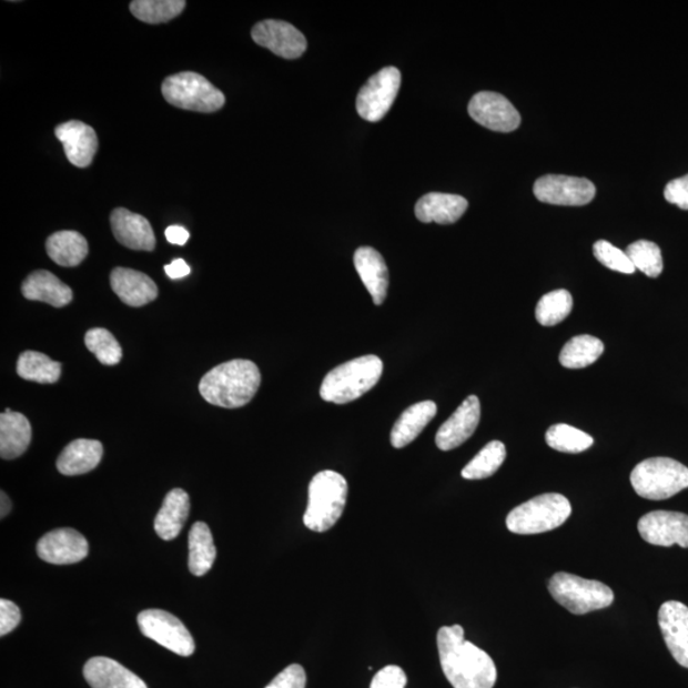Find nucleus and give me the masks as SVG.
<instances>
[{"label":"nucleus","mask_w":688,"mask_h":688,"mask_svg":"<svg viewBox=\"0 0 688 688\" xmlns=\"http://www.w3.org/2000/svg\"><path fill=\"white\" fill-rule=\"evenodd\" d=\"M437 650L443 672L454 688H494L495 661L485 650L464 639L461 625L438 630Z\"/></svg>","instance_id":"nucleus-1"},{"label":"nucleus","mask_w":688,"mask_h":688,"mask_svg":"<svg viewBox=\"0 0 688 688\" xmlns=\"http://www.w3.org/2000/svg\"><path fill=\"white\" fill-rule=\"evenodd\" d=\"M262 375L260 368L249 360H232L213 367L200 383L202 397L222 408L246 406L260 389Z\"/></svg>","instance_id":"nucleus-2"},{"label":"nucleus","mask_w":688,"mask_h":688,"mask_svg":"<svg viewBox=\"0 0 688 688\" xmlns=\"http://www.w3.org/2000/svg\"><path fill=\"white\" fill-rule=\"evenodd\" d=\"M381 357L367 355L348 361L325 376L321 397L334 404L354 402L372 391L383 375Z\"/></svg>","instance_id":"nucleus-3"},{"label":"nucleus","mask_w":688,"mask_h":688,"mask_svg":"<svg viewBox=\"0 0 688 688\" xmlns=\"http://www.w3.org/2000/svg\"><path fill=\"white\" fill-rule=\"evenodd\" d=\"M348 484L340 473L323 471L310 482L305 527L324 533L337 524L346 507Z\"/></svg>","instance_id":"nucleus-4"},{"label":"nucleus","mask_w":688,"mask_h":688,"mask_svg":"<svg viewBox=\"0 0 688 688\" xmlns=\"http://www.w3.org/2000/svg\"><path fill=\"white\" fill-rule=\"evenodd\" d=\"M571 512V504L564 495H539L516 506L507 515L506 527L515 535H539L561 527Z\"/></svg>","instance_id":"nucleus-5"},{"label":"nucleus","mask_w":688,"mask_h":688,"mask_svg":"<svg viewBox=\"0 0 688 688\" xmlns=\"http://www.w3.org/2000/svg\"><path fill=\"white\" fill-rule=\"evenodd\" d=\"M635 493L648 500H667L688 488V468L670 458H650L631 472Z\"/></svg>","instance_id":"nucleus-6"},{"label":"nucleus","mask_w":688,"mask_h":688,"mask_svg":"<svg viewBox=\"0 0 688 688\" xmlns=\"http://www.w3.org/2000/svg\"><path fill=\"white\" fill-rule=\"evenodd\" d=\"M549 595L574 615H585L614 604V590L597 580L557 573L548 581Z\"/></svg>","instance_id":"nucleus-7"},{"label":"nucleus","mask_w":688,"mask_h":688,"mask_svg":"<svg viewBox=\"0 0 688 688\" xmlns=\"http://www.w3.org/2000/svg\"><path fill=\"white\" fill-rule=\"evenodd\" d=\"M163 98L170 105L196 111V113H214L225 105L226 98L217 88L194 72H182L168 77L162 83Z\"/></svg>","instance_id":"nucleus-8"},{"label":"nucleus","mask_w":688,"mask_h":688,"mask_svg":"<svg viewBox=\"0 0 688 688\" xmlns=\"http://www.w3.org/2000/svg\"><path fill=\"white\" fill-rule=\"evenodd\" d=\"M138 626L144 636L161 647L182 657H191L195 650L193 636L178 617L162 609H145L138 616Z\"/></svg>","instance_id":"nucleus-9"},{"label":"nucleus","mask_w":688,"mask_h":688,"mask_svg":"<svg viewBox=\"0 0 688 688\" xmlns=\"http://www.w3.org/2000/svg\"><path fill=\"white\" fill-rule=\"evenodd\" d=\"M399 69L386 67L370 79L360 90L356 108L361 118L367 122H378L391 110L401 88Z\"/></svg>","instance_id":"nucleus-10"},{"label":"nucleus","mask_w":688,"mask_h":688,"mask_svg":"<svg viewBox=\"0 0 688 688\" xmlns=\"http://www.w3.org/2000/svg\"><path fill=\"white\" fill-rule=\"evenodd\" d=\"M533 192L544 203L585 205L595 200L596 186L584 178L546 175L537 180Z\"/></svg>","instance_id":"nucleus-11"},{"label":"nucleus","mask_w":688,"mask_h":688,"mask_svg":"<svg viewBox=\"0 0 688 688\" xmlns=\"http://www.w3.org/2000/svg\"><path fill=\"white\" fill-rule=\"evenodd\" d=\"M468 113L475 122L495 132L509 133L522 123L519 111L496 92H479L472 98Z\"/></svg>","instance_id":"nucleus-12"},{"label":"nucleus","mask_w":688,"mask_h":688,"mask_svg":"<svg viewBox=\"0 0 688 688\" xmlns=\"http://www.w3.org/2000/svg\"><path fill=\"white\" fill-rule=\"evenodd\" d=\"M641 538L652 546L678 545L688 548V515L676 512H651L639 520Z\"/></svg>","instance_id":"nucleus-13"},{"label":"nucleus","mask_w":688,"mask_h":688,"mask_svg":"<svg viewBox=\"0 0 688 688\" xmlns=\"http://www.w3.org/2000/svg\"><path fill=\"white\" fill-rule=\"evenodd\" d=\"M252 38L257 45L285 59H297L307 48L304 34L285 21L265 20L256 23L252 30Z\"/></svg>","instance_id":"nucleus-14"},{"label":"nucleus","mask_w":688,"mask_h":688,"mask_svg":"<svg viewBox=\"0 0 688 688\" xmlns=\"http://www.w3.org/2000/svg\"><path fill=\"white\" fill-rule=\"evenodd\" d=\"M37 549L42 561L71 565L89 556V542L75 529L59 528L42 537Z\"/></svg>","instance_id":"nucleus-15"},{"label":"nucleus","mask_w":688,"mask_h":688,"mask_svg":"<svg viewBox=\"0 0 688 688\" xmlns=\"http://www.w3.org/2000/svg\"><path fill=\"white\" fill-rule=\"evenodd\" d=\"M658 623L667 648L679 666L688 668V607L668 600L661 605Z\"/></svg>","instance_id":"nucleus-16"},{"label":"nucleus","mask_w":688,"mask_h":688,"mask_svg":"<svg viewBox=\"0 0 688 688\" xmlns=\"http://www.w3.org/2000/svg\"><path fill=\"white\" fill-rule=\"evenodd\" d=\"M480 419V403L476 395L464 401L452 417L438 428L436 445L443 452H449L466 443L475 434Z\"/></svg>","instance_id":"nucleus-17"},{"label":"nucleus","mask_w":688,"mask_h":688,"mask_svg":"<svg viewBox=\"0 0 688 688\" xmlns=\"http://www.w3.org/2000/svg\"><path fill=\"white\" fill-rule=\"evenodd\" d=\"M55 135L62 142L65 156L75 168H89L99 150L94 129L80 120H71L55 128Z\"/></svg>","instance_id":"nucleus-18"},{"label":"nucleus","mask_w":688,"mask_h":688,"mask_svg":"<svg viewBox=\"0 0 688 688\" xmlns=\"http://www.w3.org/2000/svg\"><path fill=\"white\" fill-rule=\"evenodd\" d=\"M111 230L118 243L132 251L152 252L156 236L148 219L125 209H117L110 216Z\"/></svg>","instance_id":"nucleus-19"},{"label":"nucleus","mask_w":688,"mask_h":688,"mask_svg":"<svg viewBox=\"0 0 688 688\" xmlns=\"http://www.w3.org/2000/svg\"><path fill=\"white\" fill-rule=\"evenodd\" d=\"M110 285L117 296L128 306L141 307L159 296L156 283L148 274L134 270L118 269L110 274Z\"/></svg>","instance_id":"nucleus-20"},{"label":"nucleus","mask_w":688,"mask_h":688,"mask_svg":"<svg viewBox=\"0 0 688 688\" xmlns=\"http://www.w3.org/2000/svg\"><path fill=\"white\" fill-rule=\"evenodd\" d=\"M83 676L92 688H149L132 670L105 657L91 658Z\"/></svg>","instance_id":"nucleus-21"},{"label":"nucleus","mask_w":688,"mask_h":688,"mask_svg":"<svg viewBox=\"0 0 688 688\" xmlns=\"http://www.w3.org/2000/svg\"><path fill=\"white\" fill-rule=\"evenodd\" d=\"M356 271L375 305L384 304L389 287L388 266L381 253L370 246L357 249L354 257Z\"/></svg>","instance_id":"nucleus-22"},{"label":"nucleus","mask_w":688,"mask_h":688,"mask_svg":"<svg viewBox=\"0 0 688 688\" xmlns=\"http://www.w3.org/2000/svg\"><path fill=\"white\" fill-rule=\"evenodd\" d=\"M468 210L466 198L446 193H428L416 204V216L421 222L452 225Z\"/></svg>","instance_id":"nucleus-23"},{"label":"nucleus","mask_w":688,"mask_h":688,"mask_svg":"<svg viewBox=\"0 0 688 688\" xmlns=\"http://www.w3.org/2000/svg\"><path fill=\"white\" fill-rule=\"evenodd\" d=\"M22 295L31 301H41L54 307L71 304L73 291L49 271H37L22 283Z\"/></svg>","instance_id":"nucleus-24"},{"label":"nucleus","mask_w":688,"mask_h":688,"mask_svg":"<svg viewBox=\"0 0 688 688\" xmlns=\"http://www.w3.org/2000/svg\"><path fill=\"white\" fill-rule=\"evenodd\" d=\"M103 447L98 441L79 438L64 447L57 467L64 476H80L97 468L102 459Z\"/></svg>","instance_id":"nucleus-25"},{"label":"nucleus","mask_w":688,"mask_h":688,"mask_svg":"<svg viewBox=\"0 0 688 688\" xmlns=\"http://www.w3.org/2000/svg\"><path fill=\"white\" fill-rule=\"evenodd\" d=\"M436 413L437 406L433 401L413 404L404 411L397 423L394 424L391 434V442L395 449H402V447L415 442L425 427L432 423Z\"/></svg>","instance_id":"nucleus-26"},{"label":"nucleus","mask_w":688,"mask_h":688,"mask_svg":"<svg viewBox=\"0 0 688 688\" xmlns=\"http://www.w3.org/2000/svg\"><path fill=\"white\" fill-rule=\"evenodd\" d=\"M191 513V500L182 488H174L166 495L154 519V530L163 540L175 539L182 532Z\"/></svg>","instance_id":"nucleus-27"},{"label":"nucleus","mask_w":688,"mask_h":688,"mask_svg":"<svg viewBox=\"0 0 688 688\" xmlns=\"http://www.w3.org/2000/svg\"><path fill=\"white\" fill-rule=\"evenodd\" d=\"M32 428L22 413L6 409L0 416V455L3 459H16L28 451Z\"/></svg>","instance_id":"nucleus-28"},{"label":"nucleus","mask_w":688,"mask_h":688,"mask_svg":"<svg viewBox=\"0 0 688 688\" xmlns=\"http://www.w3.org/2000/svg\"><path fill=\"white\" fill-rule=\"evenodd\" d=\"M47 252L58 265L72 269L89 255V243L80 232L59 231L47 240Z\"/></svg>","instance_id":"nucleus-29"},{"label":"nucleus","mask_w":688,"mask_h":688,"mask_svg":"<svg viewBox=\"0 0 688 688\" xmlns=\"http://www.w3.org/2000/svg\"><path fill=\"white\" fill-rule=\"evenodd\" d=\"M217 549L212 532L203 522L193 524L189 532V570L195 576H203L212 569Z\"/></svg>","instance_id":"nucleus-30"},{"label":"nucleus","mask_w":688,"mask_h":688,"mask_svg":"<svg viewBox=\"0 0 688 688\" xmlns=\"http://www.w3.org/2000/svg\"><path fill=\"white\" fill-rule=\"evenodd\" d=\"M17 374L24 381L54 384L62 374V364L37 351H26L17 363Z\"/></svg>","instance_id":"nucleus-31"},{"label":"nucleus","mask_w":688,"mask_h":688,"mask_svg":"<svg viewBox=\"0 0 688 688\" xmlns=\"http://www.w3.org/2000/svg\"><path fill=\"white\" fill-rule=\"evenodd\" d=\"M605 344L589 334L578 335L567 342L560 354V364L567 368H584L604 355Z\"/></svg>","instance_id":"nucleus-32"},{"label":"nucleus","mask_w":688,"mask_h":688,"mask_svg":"<svg viewBox=\"0 0 688 688\" xmlns=\"http://www.w3.org/2000/svg\"><path fill=\"white\" fill-rule=\"evenodd\" d=\"M185 7V0H134L129 8L136 20L160 24L176 19Z\"/></svg>","instance_id":"nucleus-33"},{"label":"nucleus","mask_w":688,"mask_h":688,"mask_svg":"<svg viewBox=\"0 0 688 688\" xmlns=\"http://www.w3.org/2000/svg\"><path fill=\"white\" fill-rule=\"evenodd\" d=\"M506 458V447L502 442L488 443L475 458L462 471V477L466 479H485L495 475L500 469Z\"/></svg>","instance_id":"nucleus-34"},{"label":"nucleus","mask_w":688,"mask_h":688,"mask_svg":"<svg viewBox=\"0 0 688 688\" xmlns=\"http://www.w3.org/2000/svg\"><path fill=\"white\" fill-rule=\"evenodd\" d=\"M546 443L557 452L579 454L588 451L595 444V441L579 428L566 424H557L547 429Z\"/></svg>","instance_id":"nucleus-35"},{"label":"nucleus","mask_w":688,"mask_h":688,"mask_svg":"<svg viewBox=\"0 0 688 688\" xmlns=\"http://www.w3.org/2000/svg\"><path fill=\"white\" fill-rule=\"evenodd\" d=\"M573 296L569 291L556 290L538 301L536 307L537 322L544 326H554L570 315Z\"/></svg>","instance_id":"nucleus-36"},{"label":"nucleus","mask_w":688,"mask_h":688,"mask_svg":"<svg viewBox=\"0 0 688 688\" xmlns=\"http://www.w3.org/2000/svg\"><path fill=\"white\" fill-rule=\"evenodd\" d=\"M626 254L629 255L635 270L647 274L650 279H657L664 272V256L660 247L648 240L635 241L627 246Z\"/></svg>","instance_id":"nucleus-37"},{"label":"nucleus","mask_w":688,"mask_h":688,"mask_svg":"<svg viewBox=\"0 0 688 688\" xmlns=\"http://www.w3.org/2000/svg\"><path fill=\"white\" fill-rule=\"evenodd\" d=\"M84 344L102 365L114 366L123 357V350L108 330L93 328L85 333Z\"/></svg>","instance_id":"nucleus-38"},{"label":"nucleus","mask_w":688,"mask_h":688,"mask_svg":"<svg viewBox=\"0 0 688 688\" xmlns=\"http://www.w3.org/2000/svg\"><path fill=\"white\" fill-rule=\"evenodd\" d=\"M593 253H595L598 262L607 266L608 270L625 274H633L636 271L629 255L606 240H598L593 245Z\"/></svg>","instance_id":"nucleus-39"},{"label":"nucleus","mask_w":688,"mask_h":688,"mask_svg":"<svg viewBox=\"0 0 688 688\" xmlns=\"http://www.w3.org/2000/svg\"><path fill=\"white\" fill-rule=\"evenodd\" d=\"M407 675L398 666H386L374 676L370 688H406Z\"/></svg>","instance_id":"nucleus-40"},{"label":"nucleus","mask_w":688,"mask_h":688,"mask_svg":"<svg viewBox=\"0 0 688 688\" xmlns=\"http://www.w3.org/2000/svg\"><path fill=\"white\" fill-rule=\"evenodd\" d=\"M306 672L300 665H291L265 688H306Z\"/></svg>","instance_id":"nucleus-41"},{"label":"nucleus","mask_w":688,"mask_h":688,"mask_svg":"<svg viewBox=\"0 0 688 688\" xmlns=\"http://www.w3.org/2000/svg\"><path fill=\"white\" fill-rule=\"evenodd\" d=\"M21 623V610L13 601L0 600V635L12 633Z\"/></svg>","instance_id":"nucleus-42"},{"label":"nucleus","mask_w":688,"mask_h":688,"mask_svg":"<svg viewBox=\"0 0 688 688\" xmlns=\"http://www.w3.org/2000/svg\"><path fill=\"white\" fill-rule=\"evenodd\" d=\"M667 202L676 204L681 210H688V175L669 182L665 189Z\"/></svg>","instance_id":"nucleus-43"},{"label":"nucleus","mask_w":688,"mask_h":688,"mask_svg":"<svg viewBox=\"0 0 688 688\" xmlns=\"http://www.w3.org/2000/svg\"><path fill=\"white\" fill-rule=\"evenodd\" d=\"M165 235L170 244L180 246L185 245L189 237H191V234H189V231L186 229L178 225L168 227L165 231Z\"/></svg>","instance_id":"nucleus-44"},{"label":"nucleus","mask_w":688,"mask_h":688,"mask_svg":"<svg viewBox=\"0 0 688 688\" xmlns=\"http://www.w3.org/2000/svg\"><path fill=\"white\" fill-rule=\"evenodd\" d=\"M165 272L171 280H180L191 274V266L183 260H175L171 264L165 265Z\"/></svg>","instance_id":"nucleus-45"},{"label":"nucleus","mask_w":688,"mask_h":688,"mask_svg":"<svg viewBox=\"0 0 688 688\" xmlns=\"http://www.w3.org/2000/svg\"><path fill=\"white\" fill-rule=\"evenodd\" d=\"M2 507H0V515H2V518H6V516L8 514H10L11 509H12V503L10 500V497H8L3 492H2Z\"/></svg>","instance_id":"nucleus-46"}]
</instances>
